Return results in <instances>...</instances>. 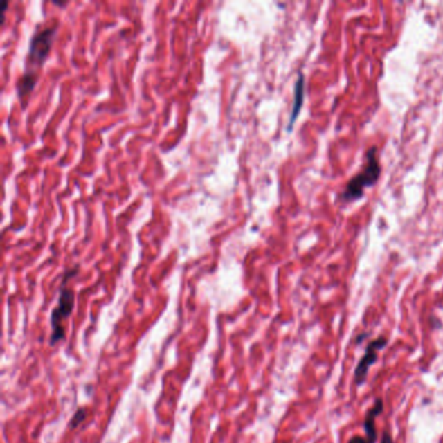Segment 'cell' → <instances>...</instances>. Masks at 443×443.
I'll list each match as a JSON object with an SVG mask.
<instances>
[{
    "instance_id": "6da1fadb",
    "label": "cell",
    "mask_w": 443,
    "mask_h": 443,
    "mask_svg": "<svg viewBox=\"0 0 443 443\" xmlns=\"http://www.w3.org/2000/svg\"><path fill=\"white\" fill-rule=\"evenodd\" d=\"M377 148L372 147L367 154V164L364 165L359 174H356L352 180L350 181L345 191L341 195V199L343 201H358L364 190L370 186H373L380 179L381 167L379 160L376 158Z\"/></svg>"
},
{
    "instance_id": "7a4b0ae2",
    "label": "cell",
    "mask_w": 443,
    "mask_h": 443,
    "mask_svg": "<svg viewBox=\"0 0 443 443\" xmlns=\"http://www.w3.org/2000/svg\"><path fill=\"white\" fill-rule=\"evenodd\" d=\"M74 306V293L71 289L62 287L57 306L55 307L51 315V325H53V336L51 345H56L59 341L63 339L65 333L63 329V320L71 316Z\"/></svg>"
},
{
    "instance_id": "3957f363",
    "label": "cell",
    "mask_w": 443,
    "mask_h": 443,
    "mask_svg": "<svg viewBox=\"0 0 443 443\" xmlns=\"http://www.w3.org/2000/svg\"><path fill=\"white\" fill-rule=\"evenodd\" d=\"M57 25H50L33 35L29 46V60L34 65H42L53 47V37Z\"/></svg>"
},
{
    "instance_id": "277c9868",
    "label": "cell",
    "mask_w": 443,
    "mask_h": 443,
    "mask_svg": "<svg viewBox=\"0 0 443 443\" xmlns=\"http://www.w3.org/2000/svg\"><path fill=\"white\" fill-rule=\"evenodd\" d=\"M386 345H388V339L386 338H379L376 341H372L368 345L364 356L361 358L356 370H355V382L358 385H363L365 382L370 367L379 359V355H377L379 351L385 347Z\"/></svg>"
},
{
    "instance_id": "5b68a950",
    "label": "cell",
    "mask_w": 443,
    "mask_h": 443,
    "mask_svg": "<svg viewBox=\"0 0 443 443\" xmlns=\"http://www.w3.org/2000/svg\"><path fill=\"white\" fill-rule=\"evenodd\" d=\"M303 100H305V74L299 73L298 80H296V86H294V100H293V109H291V115L289 120V127L287 130H291L294 127V123L299 116V112L303 106Z\"/></svg>"
},
{
    "instance_id": "8992f818",
    "label": "cell",
    "mask_w": 443,
    "mask_h": 443,
    "mask_svg": "<svg viewBox=\"0 0 443 443\" xmlns=\"http://www.w3.org/2000/svg\"><path fill=\"white\" fill-rule=\"evenodd\" d=\"M383 410V401L381 399H376L374 406L367 412L365 420H364V429L367 433V443L377 442V432H376V417L380 416L381 412Z\"/></svg>"
},
{
    "instance_id": "52a82bcc",
    "label": "cell",
    "mask_w": 443,
    "mask_h": 443,
    "mask_svg": "<svg viewBox=\"0 0 443 443\" xmlns=\"http://www.w3.org/2000/svg\"><path fill=\"white\" fill-rule=\"evenodd\" d=\"M37 80H38V75L34 73V72H26V73L22 75L17 84V93L20 98L28 96L29 93H32L34 86L37 84Z\"/></svg>"
},
{
    "instance_id": "ba28073f",
    "label": "cell",
    "mask_w": 443,
    "mask_h": 443,
    "mask_svg": "<svg viewBox=\"0 0 443 443\" xmlns=\"http://www.w3.org/2000/svg\"><path fill=\"white\" fill-rule=\"evenodd\" d=\"M84 417H86V411L84 410H78L75 412V415L71 422V428H77L81 422H84Z\"/></svg>"
},
{
    "instance_id": "9c48e42d",
    "label": "cell",
    "mask_w": 443,
    "mask_h": 443,
    "mask_svg": "<svg viewBox=\"0 0 443 443\" xmlns=\"http://www.w3.org/2000/svg\"><path fill=\"white\" fill-rule=\"evenodd\" d=\"M381 443H394L392 442V438H391L390 433H383V435H382V441H381Z\"/></svg>"
}]
</instances>
